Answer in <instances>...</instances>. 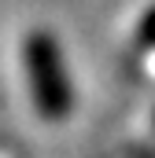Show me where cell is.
<instances>
[{
	"label": "cell",
	"instance_id": "2",
	"mask_svg": "<svg viewBox=\"0 0 155 158\" xmlns=\"http://www.w3.org/2000/svg\"><path fill=\"white\" fill-rule=\"evenodd\" d=\"M137 44H140V48H155V4L144 11V19H140V26H137Z\"/></svg>",
	"mask_w": 155,
	"mask_h": 158
},
{
	"label": "cell",
	"instance_id": "1",
	"mask_svg": "<svg viewBox=\"0 0 155 158\" xmlns=\"http://www.w3.org/2000/svg\"><path fill=\"white\" fill-rule=\"evenodd\" d=\"M26 77H30V96L33 107L44 121H63L74 107V85L67 74L59 40L52 37L48 30H33L26 37Z\"/></svg>",
	"mask_w": 155,
	"mask_h": 158
}]
</instances>
